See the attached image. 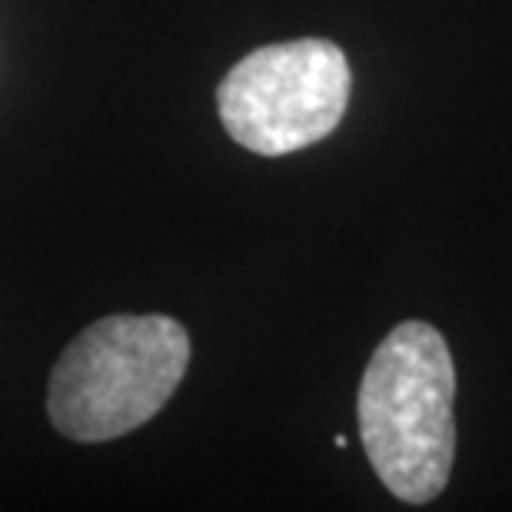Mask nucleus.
<instances>
[{"label":"nucleus","mask_w":512,"mask_h":512,"mask_svg":"<svg viewBox=\"0 0 512 512\" xmlns=\"http://www.w3.org/2000/svg\"><path fill=\"white\" fill-rule=\"evenodd\" d=\"M190 366V336L173 316H107L90 323L50 373L47 413L74 443H107L150 423Z\"/></svg>","instance_id":"obj_2"},{"label":"nucleus","mask_w":512,"mask_h":512,"mask_svg":"<svg viewBox=\"0 0 512 512\" xmlns=\"http://www.w3.org/2000/svg\"><path fill=\"white\" fill-rule=\"evenodd\" d=\"M456 366L436 326L399 323L376 346L356 396L370 466L403 503L443 493L456 459Z\"/></svg>","instance_id":"obj_1"},{"label":"nucleus","mask_w":512,"mask_h":512,"mask_svg":"<svg viewBox=\"0 0 512 512\" xmlns=\"http://www.w3.org/2000/svg\"><path fill=\"white\" fill-rule=\"evenodd\" d=\"M353 74L343 47L303 37L256 47L217 87L223 127L243 150L286 157L326 140L350 107Z\"/></svg>","instance_id":"obj_3"}]
</instances>
